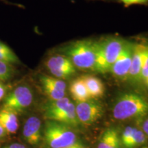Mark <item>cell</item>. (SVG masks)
Masks as SVG:
<instances>
[{
	"instance_id": "1",
	"label": "cell",
	"mask_w": 148,
	"mask_h": 148,
	"mask_svg": "<svg viewBox=\"0 0 148 148\" xmlns=\"http://www.w3.org/2000/svg\"><path fill=\"white\" fill-rule=\"evenodd\" d=\"M62 52L71 60L75 68L95 70L97 42L90 40H77L62 48Z\"/></svg>"
},
{
	"instance_id": "2",
	"label": "cell",
	"mask_w": 148,
	"mask_h": 148,
	"mask_svg": "<svg viewBox=\"0 0 148 148\" xmlns=\"http://www.w3.org/2000/svg\"><path fill=\"white\" fill-rule=\"evenodd\" d=\"M147 114L148 101L142 96L132 92L121 95L112 110L114 119L122 121L143 117Z\"/></svg>"
},
{
	"instance_id": "3",
	"label": "cell",
	"mask_w": 148,
	"mask_h": 148,
	"mask_svg": "<svg viewBox=\"0 0 148 148\" xmlns=\"http://www.w3.org/2000/svg\"><path fill=\"white\" fill-rule=\"evenodd\" d=\"M126 40L119 37L110 36L97 42L95 71L99 73L109 72L114 63Z\"/></svg>"
},
{
	"instance_id": "4",
	"label": "cell",
	"mask_w": 148,
	"mask_h": 148,
	"mask_svg": "<svg viewBox=\"0 0 148 148\" xmlns=\"http://www.w3.org/2000/svg\"><path fill=\"white\" fill-rule=\"evenodd\" d=\"M43 138L49 148H66L76 142V135L69 125L48 120L43 129Z\"/></svg>"
},
{
	"instance_id": "5",
	"label": "cell",
	"mask_w": 148,
	"mask_h": 148,
	"mask_svg": "<svg viewBox=\"0 0 148 148\" xmlns=\"http://www.w3.org/2000/svg\"><path fill=\"white\" fill-rule=\"evenodd\" d=\"M33 99L34 95L30 87L25 84L18 85L6 94L1 108L12 111L18 115L32 105Z\"/></svg>"
},
{
	"instance_id": "6",
	"label": "cell",
	"mask_w": 148,
	"mask_h": 148,
	"mask_svg": "<svg viewBox=\"0 0 148 148\" xmlns=\"http://www.w3.org/2000/svg\"><path fill=\"white\" fill-rule=\"evenodd\" d=\"M45 66L53 77L63 79L71 77L75 73L76 68L71 60L63 54H56L49 57Z\"/></svg>"
},
{
	"instance_id": "7",
	"label": "cell",
	"mask_w": 148,
	"mask_h": 148,
	"mask_svg": "<svg viewBox=\"0 0 148 148\" xmlns=\"http://www.w3.org/2000/svg\"><path fill=\"white\" fill-rule=\"evenodd\" d=\"M75 112L79 123L90 125L102 116L103 108L100 102L90 99L84 102L77 103Z\"/></svg>"
},
{
	"instance_id": "8",
	"label": "cell",
	"mask_w": 148,
	"mask_h": 148,
	"mask_svg": "<svg viewBox=\"0 0 148 148\" xmlns=\"http://www.w3.org/2000/svg\"><path fill=\"white\" fill-rule=\"evenodd\" d=\"M134 43L126 41L123 50L114 63L112 64L110 71L116 78L124 79L127 78L130 69Z\"/></svg>"
},
{
	"instance_id": "9",
	"label": "cell",
	"mask_w": 148,
	"mask_h": 148,
	"mask_svg": "<svg viewBox=\"0 0 148 148\" xmlns=\"http://www.w3.org/2000/svg\"><path fill=\"white\" fill-rule=\"evenodd\" d=\"M41 121L36 116L27 118L24 123L23 136L29 145H36L39 143L42 138Z\"/></svg>"
},
{
	"instance_id": "10",
	"label": "cell",
	"mask_w": 148,
	"mask_h": 148,
	"mask_svg": "<svg viewBox=\"0 0 148 148\" xmlns=\"http://www.w3.org/2000/svg\"><path fill=\"white\" fill-rule=\"evenodd\" d=\"M145 46L146 45L143 43H134V45L132 63L127 77V79L132 82L140 80V75L144 53H145Z\"/></svg>"
},
{
	"instance_id": "11",
	"label": "cell",
	"mask_w": 148,
	"mask_h": 148,
	"mask_svg": "<svg viewBox=\"0 0 148 148\" xmlns=\"http://www.w3.org/2000/svg\"><path fill=\"white\" fill-rule=\"evenodd\" d=\"M47 120L59 122L69 126H77L79 123L75 112V106L71 101L65 108L51 115Z\"/></svg>"
},
{
	"instance_id": "12",
	"label": "cell",
	"mask_w": 148,
	"mask_h": 148,
	"mask_svg": "<svg viewBox=\"0 0 148 148\" xmlns=\"http://www.w3.org/2000/svg\"><path fill=\"white\" fill-rule=\"evenodd\" d=\"M81 78L84 82L90 99H97L101 97L104 94L105 88L100 79L93 75H84Z\"/></svg>"
},
{
	"instance_id": "13",
	"label": "cell",
	"mask_w": 148,
	"mask_h": 148,
	"mask_svg": "<svg viewBox=\"0 0 148 148\" xmlns=\"http://www.w3.org/2000/svg\"><path fill=\"white\" fill-rule=\"evenodd\" d=\"M0 123L8 134L15 133L19 125L17 114L3 108L0 110Z\"/></svg>"
},
{
	"instance_id": "14",
	"label": "cell",
	"mask_w": 148,
	"mask_h": 148,
	"mask_svg": "<svg viewBox=\"0 0 148 148\" xmlns=\"http://www.w3.org/2000/svg\"><path fill=\"white\" fill-rule=\"evenodd\" d=\"M72 97L77 103L84 102L90 99L87 88L81 77L73 81L69 88Z\"/></svg>"
},
{
	"instance_id": "15",
	"label": "cell",
	"mask_w": 148,
	"mask_h": 148,
	"mask_svg": "<svg viewBox=\"0 0 148 148\" xmlns=\"http://www.w3.org/2000/svg\"><path fill=\"white\" fill-rule=\"evenodd\" d=\"M39 82L42 91L47 96L49 100H57L65 97V92L58 90L48 81L47 75H40Z\"/></svg>"
},
{
	"instance_id": "16",
	"label": "cell",
	"mask_w": 148,
	"mask_h": 148,
	"mask_svg": "<svg viewBox=\"0 0 148 148\" xmlns=\"http://www.w3.org/2000/svg\"><path fill=\"white\" fill-rule=\"evenodd\" d=\"M0 61L7 62L10 64H16L20 63L19 59L13 51L0 40Z\"/></svg>"
},
{
	"instance_id": "17",
	"label": "cell",
	"mask_w": 148,
	"mask_h": 148,
	"mask_svg": "<svg viewBox=\"0 0 148 148\" xmlns=\"http://www.w3.org/2000/svg\"><path fill=\"white\" fill-rule=\"evenodd\" d=\"M146 135L143 131L136 128H134L133 130L132 134L127 142V145L125 146L126 148H134L138 146L143 145L146 142Z\"/></svg>"
},
{
	"instance_id": "18",
	"label": "cell",
	"mask_w": 148,
	"mask_h": 148,
	"mask_svg": "<svg viewBox=\"0 0 148 148\" xmlns=\"http://www.w3.org/2000/svg\"><path fill=\"white\" fill-rule=\"evenodd\" d=\"M14 75V68L12 64L0 61V82L10 80Z\"/></svg>"
},
{
	"instance_id": "19",
	"label": "cell",
	"mask_w": 148,
	"mask_h": 148,
	"mask_svg": "<svg viewBox=\"0 0 148 148\" xmlns=\"http://www.w3.org/2000/svg\"><path fill=\"white\" fill-rule=\"evenodd\" d=\"M148 79V45L145 46V53L143 59V63H142L141 71L140 75V80L144 81L146 82Z\"/></svg>"
},
{
	"instance_id": "20",
	"label": "cell",
	"mask_w": 148,
	"mask_h": 148,
	"mask_svg": "<svg viewBox=\"0 0 148 148\" xmlns=\"http://www.w3.org/2000/svg\"><path fill=\"white\" fill-rule=\"evenodd\" d=\"M133 130H134V127L130 126L126 127L124 130H123V134H122L121 136V142L124 146L126 145L127 142L129 141L130 138L132 134Z\"/></svg>"
},
{
	"instance_id": "21",
	"label": "cell",
	"mask_w": 148,
	"mask_h": 148,
	"mask_svg": "<svg viewBox=\"0 0 148 148\" xmlns=\"http://www.w3.org/2000/svg\"><path fill=\"white\" fill-rule=\"evenodd\" d=\"M126 5L133 4H144L148 2V0H120Z\"/></svg>"
},
{
	"instance_id": "22",
	"label": "cell",
	"mask_w": 148,
	"mask_h": 148,
	"mask_svg": "<svg viewBox=\"0 0 148 148\" xmlns=\"http://www.w3.org/2000/svg\"><path fill=\"white\" fill-rule=\"evenodd\" d=\"M119 138L118 133L114 136L106 148H119Z\"/></svg>"
},
{
	"instance_id": "23",
	"label": "cell",
	"mask_w": 148,
	"mask_h": 148,
	"mask_svg": "<svg viewBox=\"0 0 148 148\" xmlns=\"http://www.w3.org/2000/svg\"><path fill=\"white\" fill-rule=\"evenodd\" d=\"M7 93H8V86L3 82H0V101L3 100Z\"/></svg>"
},
{
	"instance_id": "24",
	"label": "cell",
	"mask_w": 148,
	"mask_h": 148,
	"mask_svg": "<svg viewBox=\"0 0 148 148\" xmlns=\"http://www.w3.org/2000/svg\"><path fill=\"white\" fill-rule=\"evenodd\" d=\"M2 148H27L25 145L21 143H14L8 144V145H5L4 147Z\"/></svg>"
},
{
	"instance_id": "25",
	"label": "cell",
	"mask_w": 148,
	"mask_h": 148,
	"mask_svg": "<svg viewBox=\"0 0 148 148\" xmlns=\"http://www.w3.org/2000/svg\"><path fill=\"white\" fill-rule=\"evenodd\" d=\"M143 130L146 136H148V119H146L143 123Z\"/></svg>"
},
{
	"instance_id": "26",
	"label": "cell",
	"mask_w": 148,
	"mask_h": 148,
	"mask_svg": "<svg viewBox=\"0 0 148 148\" xmlns=\"http://www.w3.org/2000/svg\"><path fill=\"white\" fill-rule=\"evenodd\" d=\"M7 134H8V133L5 130V129L3 127L2 125L0 123V138L5 137Z\"/></svg>"
},
{
	"instance_id": "27",
	"label": "cell",
	"mask_w": 148,
	"mask_h": 148,
	"mask_svg": "<svg viewBox=\"0 0 148 148\" xmlns=\"http://www.w3.org/2000/svg\"><path fill=\"white\" fill-rule=\"evenodd\" d=\"M66 148H86L84 145H82L81 143H79V142H75V143L73 144V145L69 146V147H67Z\"/></svg>"
},
{
	"instance_id": "28",
	"label": "cell",
	"mask_w": 148,
	"mask_h": 148,
	"mask_svg": "<svg viewBox=\"0 0 148 148\" xmlns=\"http://www.w3.org/2000/svg\"><path fill=\"white\" fill-rule=\"evenodd\" d=\"M146 84H147V86H148V79H147V81H146Z\"/></svg>"
},
{
	"instance_id": "29",
	"label": "cell",
	"mask_w": 148,
	"mask_h": 148,
	"mask_svg": "<svg viewBox=\"0 0 148 148\" xmlns=\"http://www.w3.org/2000/svg\"><path fill=\"white\" fill-rule=\"evenodd\" d=\"M1 1H4V2H7V1H6V0H1Z\"/></svg>"
},
{
	"instance_id": "30",
	"label": "cell",
	"mask_w": 148,
	"mask_h": 148,
	"mask_svg": "<svg viewBox=\"0 0 148 148\" xmlns=\"http://www.w3.org/2000/svg\"><path fill=\"white\" fill-rule=\"evenodd\" d=\"M142 148H148V147H143Z\"/></svg>"
}]
</instances>
